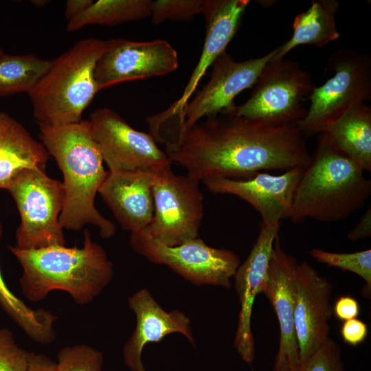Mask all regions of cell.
<instances>
[{"label":"cell","instance_id":"12","mask_svg":"<svg viewBox=\"0 0 371 371\" xmlns=\"http://www.w3.org/2000/svg\"><path fill=\"white\" fill-rule=\"evenodd\" d=\"M89 123L109 172L159 173L171 168V161L153 137L133 128L113 110L108 107L96 109L90 115Z\"/></svg>","mask_w":371,"mask_h":371},{"label":"cell","instance_id":"39","mask_svg":"<svg viewBox=\"0 0 371 371\" xmlns=\"http://www.w3.org/2000/svg\"><path fill=\"white\" fill-rule=\"evenodd\" d=\"M4 53L2 47L0 46V55L3 54Z\"/></svg>","mask_w":371,"mask_h":371},{"label":"cell","instance_id":"13","mask_svg":"<svg viewBox=\"0 0 371 371\" xmlns=\"http://www.w3.org/2000/svg\"><path fill=\"white\" fill-rule=\"evenodd\" d=\"M178 65L177 51L165 40L113 38L104 41L94 78L100 91L122 82L166 75Z\"/></svg>","mask_w":371,"mask_h":371},{"label":"cell","instance_id":"33","mask_svg":"<svg viewBox=\"0 0 371 371\" xmlns=\"http://www.w3.org/2000/svg\"><path fill=\"white\" fill-rule=\"evenodd\" d=\"M333 311L337 318L344 322L357 318L359 314L360 308L355 298L350 295H344L337 300Z\"/></svg>","mask_w":371,"mask_h":371},{"label":"cell","instance_id":"24","mask_svg":"<svg viewBox=\"0 0 371 371\" xmlns=\"http://www.w3.org/2000/svg\"><path fill=\"white\" fill-rule=\"evenodd\" d=\"M151 0H98L68 21V32L88 25L114 26L151 16Z\"/></svg>","mask_w":371,"mask_h":371},{"label":"cell","instance_id":"37","mask_svg":"<svg viewBox=\"0 0 371 371\" xmlns=\"http://www.w3.org/2000/svg\"><path fill=\"white\" fill-rule=\"evenodd\" d=\"M30 2L36 7L42 8L46 5L47 2L49 1L46 0H36V1H31Z\"/></svg>","mask_w":371,"mask_h":371},{"label":"cell","instance_id":"16","mask_svg":"<svg viewBox=\"0 0 371 371\" xmlns=\"http://www.w3.org/2000/svg\"><path fill=\"white\" fill-rule=\"evenodd\" d=\"M297 265L295 258L282 249L278 236L261 291L270 300L280 327L279 347L273 371H281L284 367L295 369L299 365L300 352L294 323L295 274Z\"/></svg>","mask_w":371,"mask_h":371},{"label":"cell","instance_id":"38","mask_svg":"<svg viewBox=\"0 0 371 371\" xmlns=\"http://www.w3.org/2000/svg\"><path fill=\"white\" fill-rule=\"evenodd\" d=\"M295 369H292L289 367H284L281 371H293Z\"/></svg>","mask_w":371,"mask_h":371},{"label":"cell","instance_id":"10","mask_svg":"<svg viewBox=\"0 0 371 371\" xmlns=\"http://www.w3.org/2000/svg\"><path fill=\"white\" fill-rule=\"evenodd\" d=\"M278 47L267 54L244 61H236L223 52L212 64L210 80L188 102L180 113H161L164 124L188 128L203 117L215 116L232 110L234 99L244 90L253 87L265 65L275 56Z\"/></svg>","mask_w":371,"mask_h":371},{"label":"cell","instance_id":"14","mask_svg":"<svg viewBox=\"0 0 371 371\" xmlns=\"http://www.w3.org/2000/svg\"><path fill=\"white\" fill-rule=\"evenodd\" d=\"M295 284L294 323L300 364L330 337L332 285L305 261L296 267Z\"/></svg>","mask_w":371,"mask_h":371},{"label":"cell","instance_id":"17","mask_svg":"<svg viewBox=\"0 0 371 371\" xmlns=\"http://www.w3.org/2000/svg\"><path fill=\"white\" fill-rule=\"evenodd\" d=\"M281 223L262 225L258 236L244 262L234 278L240 310L234 346L240 358L251 364L255 357V342L251 319L256 297L261 293L276 238Z\"/></svg>","mask_w":371,"mask_h":371},{"label":"cell","instance_id":"8","mask_svg":"<svg viewBox=\"0 0 371 371\" xmlns=\"http://www.w3.org/2000/svg\"><path fill=\"white\" fill-rule=\"evenodd\" d=\"M7 190L21 218L16 232L17 247L30 249L65 245L59 221L65 202L63 183L43 170L26 169L13 179Z\"/></svg>","mask_w":371,"mask_h":371},{"label":"cell","instance_id":"21","mask_svg":"<svg viewBox=\"0 0 371 371\" xmlns=\"http://www.w3.org/2000/svg\"><path fill=\"white\" fill-rule=\"evenodd\" d=\"M49 154L43 144L8 113L0 112V190L23 170L45 171Z\"/></svg>","mask_w":371,"mask_h":371},{"label":"cell","instance_id":"4","mask_svg":"<svg viewBox=\"0 0 371 371\" xmlns=\"http://www.w3.org/2000/svg\"><path fill=\"white\" fill-rule=\"evenodd\" d=\"M363 168L335 147L322 133L304 168L293 197L290 221L311 218L337 222L364 207L371 195V180Z\"/></svg>","mask_w":371,"mask_h":371},{"label":"cell","instance_id":"9","mask_svg":"<svg viewBox=\"0 0 371 371\" xmlns=\"http://www.w3.org/2000/svg\"><path fill=\"white\" fill-rule=\"evenodd\" d=\"M130 245L151 262L164 265L197 285L230 288L240 258L234 251L207 245L199 237L177 246H167L144 230L131 234Z\"/></svg>","mask_w":371,"mask_h":371},{"label":"cell","instance_id":"20","mask_svg":"<svg viewBox=\"0 0 371 371\" xmlns=\"http://www.w3.org/2000/svg\"><path fill=\"white\" fill-rule=\"evenodd\" d=\"M150 171L108 172L98 192L122 229H145L154 214L153 188L157 175Z\"/></svg>","mask_w":371,"mask_h":371},{"label":"cell","instance_id":"27","mask_svg":"<svg viewBox=\"0 0 371 371\" xmlns=\"http://www.w3.org/2000/svg\"><path fill=\"white\" fill-rule=\"evenodd\" d=\"M309 254L318 262L344 271L354 273L363 279L367 285V293L371 289V249L353 253L329 252L321 249H313Z\"/></svg>","mask_w":371,"mask_h":371},{"label":"cell","instance_id":"28","mask_svg":"<svg viewBox=\"0 0 371 371\" xmlns=\"http://www.w3.org/2000/svg\"><path fill=\"white\" fill-rule=\"evenodd\" d=\"M103 353L86 344L65 346L57 355L56 371H102Z\"/></svg>","mask_w":371,"mask_h":371},{"label":"cell","instance_id":"18","mask_svg":"<svg viewBox=\"0 0 371 371\" xmlns=\"http://www.w3.org/2000/svg\"><path fill=\"white\" fill-rule=\"evenodd\" d=\"M128 304L137 319L135 328L122 350L124 363L131 371H146L142 355L148 343L160 342L167 335L177 333L194 344L189 317L177 310L165 311L148 289L135 292L129 297Z\"/></svg>","mask_w":371,"mask_h":371},{"label":"cell","instance_id":"32","mask_svg":"<svg viewBox=\"0 0 371 371\" xmlns=\"http://www.w3.org/2000/svg\"><path fill=\"white\" fill-rule=\"evenodd\" d=\"M340 332L346 344L356 346L366 339L368 328L363 321L353 318L344 322Z\"/></svg>","mask_w":371,"mask_h":371},{"label":"cell","instance_id":"19","mask_svg":"<svg viewBox=\"0 0 371 371\" xmlns=\"http://www.w3.org/2000/svg\"><path fill=\"white\" fill-rule=\"evenodd\" d=\"M249 2V0H203L201 14L206 30L202 52L182 94L167 111L180 113L183 111L207 69L225 51L234 36Z\"/></svg>","mask_w":371,"mask_h":371},{"label":"cell","instance_id":"11","mask_svg":"<svg viewBox=\"0 0 371 371\" xmlns=\"http://www.w3.org/2000/svg\"><path fill=\"white\" fill-rule=\"evenodd\" d=\"M199 183L188 175L175 174L171 168L159 172L153 188V216L144 230L171 247L197 238L204 212Z\"/></svg>","mask_w":371,"mask_h":371},{"label":"cell","instance_id":"5","mask_svg":"<svg viewBox=\"0 0 371 371\" xmlns=\"http://www.w3.org/2000/svg\"><path fill=\"white\" fill-rule=\"evenodd\" d=\"M103 45L102 40L85 38L51 61L28 92L38 123L67 125L82 120V113L99 91L94 69Z\"/></svg>","mask_w":371,"mask_h":371},{"label":"cell","instance_id":"30","mask_svg":"<svg viewBox=\"0 0 371 371\" xmlns=\"http://www.w3.org/2000/svg\"><path fill=\"white\" fill-rule=\"evenodd\" d=\"M293 371H345L339 345L329 337Z\"/></svg>","mask_w":371,"mask_h":371},{"label":"cell","instance_id":"22","mask_svg":"<svg viewBox=\"0 0 371 371\" xmlns=\"http://www.w3.org/2000/svg\"><path fill=\"white\" fill-rule=\"evenodd\" d=\"M324 133L331 144L364 171H371V108L356 104L344 113Z\"/></svg>","mask_w":371,"mask_h":371},{"label":"cell","instance_id":"25","mask_svg":"<svg viewBox=\"0 0 371 371\" xmlns=\"http://www.w3.org/2000/svg\"><path fill=\"white\" fill-rule=\"evenodd\" d=\"M3 227L0 223V239ZM0 305L8 315L34 341L49 344L56 338V317L43 309H33L15 295L5 282L0 271Z\"/></svg>","mask_w":371,"mask_h":371},{"label":"cell","instance_id":"1","mask_svg":"<svg viewBox=\"0 0 371 371\" xmlns=\"http://www.w3.org/2000/svg\"><path fill=\"white\" fill-rule=\"evenodd\" d=\"M172 163L200 182L211 177L247 179L262 170L305 168L311 155L297 125L273 126L229 113L161 137Z\"/></svg>","mask_w":371,"mask_h":371},{"label":"cell","instance_id":"29","mask_svg":"<svg viewBox=\"0 0 371 371\" xmlns=\"http://www.w3.org/2000/svg\"><path fill=\"white\" fill-rule=\"evenodd\" d=\"M203 0L153 1L152 21L159 24L166 20L186 21L201 13Z\"/></svg>","mask_w":371,"mask_h":371},{"label":"cell","instance_id":"15","mask_svg":"<svg viewBox=\"0 0 371 371\" xmlns=\"http://www.w3.org/2000/svg\"><path fill=\"white\" fill-rule=\"evenodd\" d=\"M304 168H295L278 175L260 172L247 179L211 177L203 181L213 193L232 194L249 203L260 213L262 225H268L289 219Z\"/></svg>","mask_w":371,"mask_h":371},{"label":"cell","instance_id":"36","mask_svg":"<svg viewBox=\"0 0 371 371\" xmlns=\"http://www.w3.org/2000/svg\"><path fill=\"white\" fill-rule=\"evenodd\" d=\"M93 0H68L66 2L65 16L68 21H71L86 9L92 3Z\"/></svg>","mask_w":371,"mask_h":371},{"label":"cell","instance_id":"35","mask_svg":"<svg viewBox=\"0 0 371 371\" xmlns=\"http://www.w3.org/2000/svg\"><path fill=\"white\" fill-rule=\"evenodd\" d=\"M27 371H56V362L45 355L34 353Z\"/></svg>","mask_w":371,"mask_h":371},{"label":"cell","instance_id":"3","mask_svg":"<svg viewBox=\"0 0 371 371\" xmlns=\"http://www.w3.org/2000/svg\"><path fill=\"white\" fill-rule=\"evenodd\" d=\"M22 267L19 282L30 302L45 299L54 291L69 293L85 305L91 302L110 283L113 265L106 252L84 231L82 247L54 245L25 249L8 246Z\"/></svg>","mask_w":371,"mask_h":371},{"label":"cell","instance_id":"31","mask_svg":"<svg viewBox=\"0 0 371 371\" xmlns=\"http://www.w3.org/2000/svg\"><path fill=\"white\" fill-rule=\"evenodd\" d=\"M33 354L16 344L9 329H0V371H27Z\"/></svg>","mask_w":371,"mask_h":371},{"label":"cell","instance_id":"2","mask_svg":"<svg viewBox=\"0 0 371 371\" xmlns=\"http://www.w3.org/2000/svg\"><path fill=\"white\" fill-rule=\"evenodd\" d=\"M40 138L63 175L65 202L59 221L63 229L79 231L90 224L100 236H114L116 226L95 207V197L108 172L90 130L89 120L67 125L38 123Z\"/></svg>","mask_w":371,"mask_h":371},{"label":"cell","instance_id":"34","mask_svg":"<svg viewBox=\"0 0 371 371\" xmlns=\"http://www.w3.org/2000/svg\"><path fill=\"white\" fill-rule=\"evenodd\" d=\"M371 236V207L363 214L358 223L350 231L348 238L352 241L370 237Z\"/></svg>","mask_w":371,"mask_h":371},{"label":"cell","instance_id":"26","mask_svg":"<svg viewBox=\"0 0 371 371\" xmlns=\"http://www.w3.org/2000/svg\"><path fill=\"white\" fill-rule=\"evenodd\" d=\"M51 65L34 54L0 55V96L28 92Z\"/></svg>","mask_w":371,"mask_h":371},{"label":"cell","instance_id":"7","mask_svg":"<svg viewBox=\"0 0 371 371\" xmlns=\"http://www.w3.org/2000/svg\"><path fill=\"white\" fill-rule=\"evenodd\" d=\"M328 67L334 75L313 89L308 97L309 109L296 124L304 137L324 133L350 108L371 98V59L368 54L341 48L329 56Z\"/></svg>","mask_w":371,"mask_h":371},{"label":"cell","instance_id":"6","mask_svg":"<svg viewBox=\"0 0 371 371\" xmlns=\"http://www.w3.org/2000/svg\"><path fill=\"white\" fill-rule=\"evenodd\" d=\"M315 87L308 72L297 62L271 59L249 99L225 113L273 126L296 125L305 117L307 110L303 103Z\"/></svg>","mask_w":371,"mask_h":371},{"label":"cell","instance_id":"23","mask_svg":"<svg viewBox=\"0 0 371 371\" xmlns=\"http://www.w3.org/2000/svg\"><path fill=\"white\" fill-rule=\"evenodd\" d=\"M339 3L337 0H314L304 12L295 16L293 34L290 39L278 46L272 58L282 60L293 49L301 45L322 47L340 36L335 16Z\"/></svg>","mask_w":371,"mask_h":371}]
</instances>
